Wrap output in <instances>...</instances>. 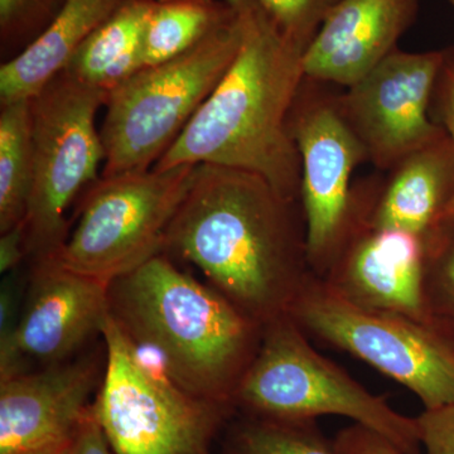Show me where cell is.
<instances>
[{"instance_id": "30bf717a", "label": "cell", "mask_w": 454, "mask_h": 454, "mask_svg": "<svg viewBox=\"0 0 454 454\" xmlns=\"http://www.w3.org/2000/svg\"><path fill=\"white\" fill-rule=\"evenodd\" d=\"M289 129L301 157V205L306 220L307 258L321 278L354 225L355 168L366 151L348 124L339 98L319 94V83L304 80Z\"/></svg>"}, {"instance_id": "f1b7e54d", "label": "cell", "mask_w": 454, "mask_h": 454, "mask_svg": "<svg viewBox=\"0 0 454 454\" xmlns=\"http://www.w3.org/2000/svg\"><path fill=\"white\" fill-rule=\"evenodd\" d=\"M439 121L447 131L454 146V49L450 51L447 64L442 71L435 89ZM454 221V195L444 214V223Z\"/></svg>"}, {"instance_id": "4fadbf2b", "label": "cell", "mask_w": 454, "mask_h": 454, "mask_svg": "<svg viewBox=\"0 0 454 454\" xmlns=\"http://www.w3.org/2000/svg\"><path fill=\"white\" fill-rule=\"evenodd\" d=\"M426 259L424 239L400 230L375 229L357 208L348 235L318 279L358 309L428 325L424 303Z\"/></svg>"}, {"instance_id": "ffe728a7", "label": "cell", "mask_w": 454, "mask_h": 454, "mask_svg": "<svg viewBox=\"0 0 454 454\" xmlns=\"http://www.w3.org/2000/svg\"><path fill=\"white\" fill-rule=\"evenodd\" d=\"M231 16L227 0H155L146 27L145 67L184 55Z\"/></svg>"}, {"instance_id": "7402d4cb", "label": "cell", "mask_w": 454, "mask_h": 454, "mask_svg": "<svg viewBox=\"0 0 454 454\" xmlns=\"http://www.w3.org/2000/svg\"><path fill=\"white\" fill-rule=\"evenodd\" d=\"M426 243L427 321L454 345V221H446Z\"/></svg>"}, {"instance_id": "603a6c76", "label": "cell", "mask_w": 454, "mask_h": 454, "mask_svg": "<svg viewBox=\"0 0 454 454\" xmlns=\"http://www.w3.org/2000/svg\"><path fill=\"white\" fill-rule=\"evenodd\" d=\"M66 0H0L2 62L23 52L50 26Z\"/></svg>"}, {"instance_id": "7c38bea8", "label": "cell", "mask_w": 454, "mask_h": 454, "mask_svg": "<svg viewBox=\"0 0 454 454\" xmlns=\"http://www.w3.org/2000/svg\"><path fill=\"white\" fill-rule=\"evenodd\" d=\"M28 282L16 330L0 345V381L76 356L110 315L109 284L62 267L56 255L32 262Z\"/></svg>"}, {"instance_id": "ac0fdd59", "label": "cell", "mask_w": 454, "mask_h": 454, "mask_svg": "<svg viewBox=\"0 0 454 454\" xmlns=\"http://www.w3.org/2000/svg\"><path fill=\"white\" fill-rule=\"evenodd\" d=\"M155 0H127L83 42L64 70L107 97L145 67L146 27Z\"/></svg>"}, {"instance_id": "484cf974", "label": "cell", "mask_w": 454, "mask_h": 454, "mask_svg": "<svg viewBox=\"0 0 454 454\" xmlns=\"http://www.w3.org/2000/svg\"><path fill=\"white\" fill-rule=\"evenodd\" d=\"M51 454H115L98 422L94 404L90 406L71 438Z\"/></svg>"}, {"instance_id": "3957f363", "label": "cell", "mask_w": 454, "mask_h": 454, "mask_svg": "<svg viewBox=\"0 0 454 454\" xmlns=\"http://www.w3.org/2000/svg\"><path fill=\"white\" fill-rule=\"evenodd\" d=\"M109 306L125 333L139 348L154 351L179 387L234 404L264 327L225 295L160 253L109 284Z\"/></svg>"}, {"instance_id": "f546056e", "label": "cell", "mask_w": 454, "mask_h": 454, "mask_svg": "<svg viewBox=\"0 0 454 454\" xmlns=\"http://www.w3.org/2000/svg\"><path fill=\"white\" fill-rule=\"evenodd\" d=\"M0 238V273L17 270L27 259V238L25 223L3 232Z\"/></svg>"}, {"instance_id": "5bb4252c", "label": "cell", "mask_w": 454, "mask_h": 454, "mask_svg": "<svg viewBox=\"0 0 454 454\" xmlns=\"http://www.w3.org/2000/svg\"><path fill=\"white\" fill-rule=\"evenodd\" d=\"M97 354L0 381V454L55 452L89 411L103 382Z\"/></svg>"}, {"instance_id": "e0dca14e", "label": "cell", "mask_w": 454, "mask_h": 454, "mask_svg": "<svg viewBox=\"0 0 454 454\" xmlns=\"http://www.w3.org/2000/svg\"><path fill=\"white\" fill-rule=\"evenodd\" d=\"M127 0H66L50 26L0 66V106L29 100L61 73L77 49Z\"/></svg>"}, {"instance_id": "1f68e13d", "label": "cell", "mask_w": 454, "mask_h": 454, "mask_svg": "<svg viewBox=\"0 0 454 454\" xmlns=\"http://www.w3.org/2000/svg\"><path fill=\"white\" fill-rule=\"evenodd\" d=\"M51 453H52V452H50V453H38V454H51Z\"/></svg>"}, {"instance_id": "4dcf8cb0", "label": "cell", "mask_w": 454, "mask_h": 454, "mask_svg": "<svg viewBox=\"0 0 454 454\" xmlns=\"http://www.w3.org/2000/svg\"><path fill=\"white\" fill-rule=\"evenodd\" d=\"M448 2H450V4H452V7L454 8V0H448Z\"/></svg>"}, {"instance_id": "4316f807", "label": "cell", "mask_w": 454, "mask_h": 454, "mask_svg": "<svg viewBox=\"0 0 454 454\" xmlns=\"http://www.w3.org/2000/svg\"><path fill=\"white\" fill-rule=\"evenodd\" d=\"M333 441L343 454H404L389 439L358 424L340 430Z\"/></svg>"}, {"instance_id": "52a82bcc", "label": "cell", "mask_w": 454, "mask_h": 454, "mask_svg": "<svg viewBox=\"0 0 454 454\" xmlns=\"http://www.w3.org/2000/svg\"><path fill=\"white\" fill-rule=\"evenodd\" d=\"M107 95L62 70L31 98L35 177L25 220L27 258H51L67 239L66 211L98 181L106 149L95 119Z\"/></svg>"}, {"instance_id": "ba28073f", "label": "cell", "mask_w": 454, "mask_h": 454, "mask_svg": "<svg viewBox=\"0 0 454 454\" xmlns=\"http://www.w3.org/2000/svg\"><path fill=\"white\" fill-rule=\"evenodd\" d=\"M195 166L101 176L83 195L77 225L56 255L59 264L110 284L163 253Z\"/></svg>"}, {"instance_id": "9c48e42d", "label": "cell", "mask_w": 454, "mask_h": 454, "mask_svg": "<svg viewBox=\"0 0 454 454\" xmlns=\"http://www.w3.org/2000/svg\"><path fill=\"white\" fill-rule=\"evenodd\" d=\"M288 315L310 340L363 360L411 390L424 409L454 404V345L429 325L358 309L316 277Z\"/></svg>"}, {"instance_id": "277c9868", "label": "cell", "mask_w": 454, "mask_h": 454, "mask_svg": "<svg viewBox=\"0 0 454 454\" xmlns=\"http://www.w3.org/2000/svg\"><path fill=\"white\" fill-rule=\"evenodd\" d=\"M236 409L280 420L337 415L389 439L404 454H420L417 419L391 408L342 367L322 356L289 315L269 322L252 365L234 396Z\"/></svg>"}, {"instance_id": "cb8c5ba5", "label": "cell", "mask_w": 454, "mask_h": 454, "mask_svg": "<svg viewBox=\"0 0 454 454\" xmlns=\"http://www.w3.org/2000/svg\"><path fill=\"white\" fill-rule=\"evenodd\" d=\"M278 29L309 49L322 23L339 0H256Z\"/></svg>"}, {"instance_id": "2e32d148", "label": "cell", "mask_w": 454, "mask_h": 454, "mask_svg": "<svg viewBox=\"0 0 454 454\" xmlns=\"http://www.w3.org/2000/svg\"><path fill=\"white\" fill-rule=\"evenodd\" d=\"M393 170L378 195L361 192L364 219L375 229L400 230L427 241L443 225L454 195V146L447 131Z\"/></svg>"}, {"instance_id": "6da1fadb", "label": "cell", "mask_w": 454, "mask_h": 454, "mask_svg": "<svg viewBox=\"0 0 454 454\" xmlns=\"http://www.w3.org/2000/svg\"><path fill=\"white\" fill-rule=\"evenodd\" d=\"M163 253L196 265L262 327L288 315L315 277L301 201L255 173L217 164H196Z\"/></svg>"}, {"instance_id": "7a4b0ae2", "label": "cell", "mask_w": 454, "mask_h": 454, "mask_svg": "<svg viewBox=\"0 0 454 454\" xmlns=\"http://www.w3.org/2000/svg\"><path fill=\"white\" fill-rule=\"evenodd\" d=\"M227 2L240 20V49L153 168L208 163L244 169L301 201V157L289 118L306 80L307 49L286 38L256 0Z\"/></svg>"}, {"instance_id": "83f0119b", "label": "cell", "mask_w": 454, "mask_h": 454, "mask_svg": "<svg viewBox=\"0 0 454 454\" xmlns=\"http://www.w3.org/2000/svg\"><path fill=\"white\" fill-rule=\"evenodd\" d=\"M20 270L5 274L0 289V345L7 342L16 330L23 309V282Z\"/></svg>"}, {"instance_id": "d4e9b609", "label": "cell", "mask_w": 454, "mask_h": 454, "mask_svg": "<svg viewBox=\"0 0 454 454\" xmlns=\"http://www.w3.org/2000/svg\"><path fill=\"white\" fill-rule=\"evenodd\" d=\"M415 419L420 454H454V404L424 409Z\"/></svg>"}, {"instance_id": "44dd1931", "label": "cell", "mask_w": 454, "mask_h": 454, "mask_svg": "<svg viewBox=\"0 0 454 454\" xmlns=\"http://www.w3.org/2000/svg\"><path fill=\"white\" fill-rule=\"evenodd\" d=\"M227 454H343L317 420H280L247 414L232 430Z\"/></svg>"}, {"instance_id": "5b68a950", "label": "cell", "mask_w": 454, "mask_h": 454, "mask_svg": "<svg viewBox=\"0 0 454 454\" xmlns=\"http://www.w3.org/2000/svg\"><path fill=\"white\" fill-rule=\"evenodd\" d=\"M240 44V20L232 8V16L193 49L143 68L114 90L100 130L101 176L153 168L210 97Z\"/></svg>"}, {"instance_id": "9a60e30c", "label": "cell", "mask_w": 454, "mask_h": 454, "mask_svg": "<svg viewBox=\"0 0 454 454\" xmlns=\"http://www.w3.org/2000/svg\"><path fill=\"white\" fill-rule=\"evenodd\" d=\"M419 5L420 0H339L304 53L306 79L345 88L360 82L397 49Z\"/></svg>"}, {"instance_id": "8fae6325", "label": "cell", "mask_w": 454, "mask_h": 454, "mask_svg": "<svg viewBox=\"0 0 454 454\" xmlns=\"http://www.w3.org/2000/svg\"><path fill=\"white\" fill-rule=\"evenodd\" d=\"M450 51L411 53L396 49L337 97L367 160L379 169L395 168L446 131L430 121L428 110Z\"/></svg>"}, {"instance_id": "8992f818", "label": "cell", "mask_w": 454, "mask_h": 454, "mask_svg": "<svg viewBox=\"0 0 454 454\" xmlns=\"http://www.w3.org/2000/svg\"><path fill=\"white\" fill-rule=\"evenodd\" d=\"M106 366L94 411L115 454H207L234 404L202 399L145 363L112 315L103 334Z\"/></svg>"}, {"instance_id": "d6986e66", "label": "cell", "mask_w": 454, "mask_h": 454, "mask_svg": "<svg viewBox=\"0 0 454 454\" xmlns=\"http://www.w3.org/2000/svg\"><path fill=\"white\" fill-rule=\"evenodd\" d=\"M0 234L25 223L31 201V98L0 106Z\"/></svg>"}]
</instances>
